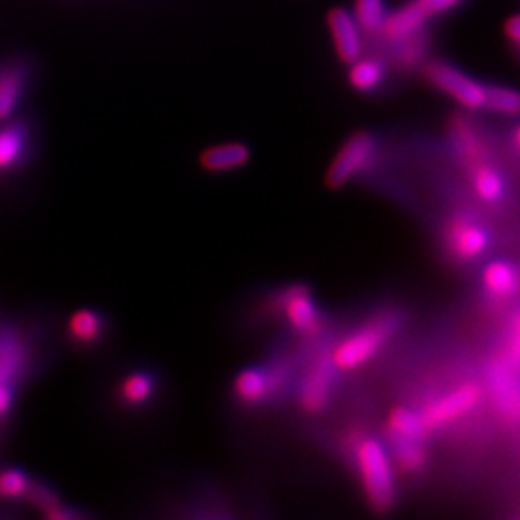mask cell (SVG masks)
<instances>
[{"instance_id":"1","label":"cell","mask_w":520,"mask_h":520,"mask_svg":"<svg viewBox=\"0 0 520 520\" xmlns=\"http://www.w3.org/2000/svg\"><path fill=\"white\" fill-rule=\"evenodd\" d=\"M353 459L368 507L380 515L393 511L397 503V478L386 443L366 436L355 443Z\"/></svg>"},{"instance_id":"2","label":"cell","mask_w":520,"mask_h":520,"mask_svg":"<svg viewBox=\"0 0 520 520\" xmlns=\"http://www.w3.org/2000/svg\"><path fill=\"white\" fill-rule=\"evenodd\" d=\"M397 332V318L382 316L372 320L351 332L345 339H341L336 349L330 355V361L339 372H349L370 363L393 338Z\"/></svg>"},{"instance_id":"3","label":"cell","mask_w":520,"mask_h":520,"mask_svg":"<svg viewBox=\"0 0 520 520\" xmlns=\"http://www.w3.org/2000/svg\"><path fill=\"white\" fill-rule=\"evenodd\" d=\"M443 243L449 257L470 264L490 253L494 235L480 218L468 212H459L449 218L443 232Z\"/></svg>"},{"instance_id":"4","label":"cell","mask_w":520,"mask_h":520,"mask_svg":"<svg viewBox=\"0 0 520 520\" xmlns=\"http://www.w3.org/2000/svg\"><path fill=\"white\" fill-rule=\"evenodd\" d=\"M378 153V139L370 131L353 133L338 151L334 162L326 172V183L332 189H339L343 185L359 178L376 160Z\"/></svg>"},{"instance_id":"5","label":"cell","mask_w":520,"mask_h":520,"mask_svg":"<svg viewBox=\"0 0 520 520\" xmlns=\"http://www.w3.org/2000/svg\"><path fill=\"white\" fill-rule=\"evenodd\" d=\"M426 79L443 95L468 110H484L486 101V85L478 79L470 78L463 70L442 60H432L426 66Z\"/></svg>"},{"instance_id":"6","label":"cell","mask_w":520,"mask_h":520,"mask_svg":"<svg viewBox=\"0 0 520 520\" xmlns=\"http://www.w3.org/2000/svg\"><path fill=\"white\" fill-rule=\"evenodd\" d=\"M480 399H482V391L476 384H463L434 399L430 405H426L420 411V416L424 420L426 430L432 434L434 430L455 424L457 420L470 415L478 407Z\"/></svg>"},{"instance_id":"7","label":"cell","mask_w":520,"mask_h":520,"mask_svg":"<svg viewBox=\"0 0 520 520\" xmlns=\"http://www.w3.org/2000/svg\"><path fill=\"white\" fill-rule=\"evenodd\" d=\"M338 372L330 357H324L322 361L311 366L299 388V405L305 413L318 415L328 409L336 391Z\"/></svg>"},{"instance_id":"8","label":"cell","mask_w":520,"mask_h":520,"mask_svg":"<svg viewBox=\"0 0 520 520\" xmlns=\"http://www.w3.org/2000/svg\"><path fill=\"white\" fill-rule=\"evenodd\" d=\"M280 307L284 311L287 324L301 336H314L320 332L322 314L312 297V291L305 286H291L282 293Z\"/></svg>"},{"instance_id":"9","label":"cell","mask_w":520,"mask_h":520,"mask_svg":"<svg viewBox=\"0 0 520 520\" xmlns=\"http://www.w3.org/2000/svg\"><path fill=\"white\" fill-rule=\"evenodd\" d=\"M328 29L334 41V49L343 64H353L364 54V39L361 27L357 26L353 12L347 8H334L328 14Z\"/></svg>"},{"instance_id":"10","label":"cell","mask_w":520,"mask_h":520,"mask_svg":"<svg viewBox=\"0 0 520 520\" xmlns=\"http://www.w3.org/2000/svg\"><path fill=\"white\" fill-rule=\"evenodd\" d=\"M232 391L235 401L243 407H259L276 391V382L268 368L247 366L235 376Z\"/></svg>"},{"instance_id":"11","label":"cell","mask_w":520,"mask_h":520,"mask_svg":"<svg viewBox=\"0 0 520 520\" xmlns=\"http://www.w3.org/2000/svg\"><path fill=\"white\" fill-rule=\"evenodd\" d=\"M482 287L494 301H507L519 289L517 266L507 259H495L486 264L482 272Z\"/></svg>"},{"instance_id":"12","label":"cell","mask_w":520,"mask_h":520,"mask_svg":"<svg viewBox=\"0 0 520 520\" xmlns=\"http://www.w3.org/2000/svg\"><path fill=\"white\" fill-rule=\"evenodd\" d=\"M388 451H390L393 465L405 474H418L428 465V440L409 438L401 434L388 432Z\"/></svg>"},{"instance_id":"13","label":"cell","mask_w":520,"mask_h":520,"mask_svg":"<svg viewBox=\"0 0 520 520\" xmlns=\"http://www.w3.org/2000/svg\"><path fill=\"white\" fill-rule=\"evenodd\" d=\"M156 391H158V378L155 372L139 368V370H131L130 374L122 378L118 386V399L122 405L137 409L149 405L155 399Z\"/></svg>"},{"instance_id":"14","label":"cell","mask_w":520,"mask_h":520,"mask_svg":"<svg viewBox=\"0 0 520 520\" xmlns=\"http://www.w3.org/2000/svg\"><path fill=\"white\" fill-rule=\"evenodd\" d=\"M430 16L422 10V6L413 0V2H407L405 6L397 8L395 12H388V18H386V24L382 29V35L384 39L388 41H399V39H405V37H411L418 33L420 29H424L428 24Z\"/></svg>"},{"instance_id":"15","label":"cell","mask_w":520,"mask_h":520,"mask_svg":"<svg viewBox=\"0 0 520 520\" xmlns=\"http://www.w3.org/2000/svg\"><path fill=\"white\" fill-rule=\"evenodd\" d=\"M470 182L474 195L486 205H499L507 195V182L499 168L488 162H478L470 168Z\"/></svg>"},{"instance_id":"16","label":"cell","mask_w":520,"mask_h":520,"mask_svg":"<svg viewBox=\"0 0 520 520\" xmlns=\"http://www.w3.org/2000/svg\"><path fill=\"white\" fill-rule=\"evenodd\" d=\"M251 160V147L245 143H222L207 149L199 162L207 172H232L247 166Z\"/></svg>"},{"instance_id":"17","label":"cell","mask_w":520,"mask_h":520,"mask_svg":"<svg viewBox=\"0 0 520 520\" xmlns=\"http://www.w3.org/2000/svg\"><path fill=\"white\" fill-rule=\"evenodd\" d=\"M349 83L359 93H374L386 81V64L380 58L361 56L349 64Z\"/></svg>"},{"instance_id":"18","label":"cell","mask_w":520,"mask_h":520,"mask_svg":"<svg viewBox=\"0 0 520 520\" xmlns=\"http://www.w3.org/2000/svg\"><path fill=\"white\" fill-rule=\"evenodd\" d=\"M106 322L101 312L81 309L74 312L68 320V334L78 345H95L104 338Z\"/></svg>"},{"instance_id":"19","label":"cell","mask_w":520,"mask_h":520,"mask_svg":"<svg viewBox=\"0 0 520 520\" xmlns=\"http://www.w3.org/2000/svg\"><path fill=\"white\" fill-rule=\"evenodd\" d=\"M353 18L364 35L380 37L388 18L386 0H355Z\"/></svg>"},{"instance_id":"20","label":"cell","mask_w":520,"mask_h":520,"mask_svg":"<svg viewBox=\"0 0 520 520\" xmlns=\"http://www.w3.org/2000/svg\"><path fill=\"white\" fill-rule=\"evenodd\" d=\"M388 432L418 438V440H428V436H430V432L424 426L420 411H413L407 407H397L391 411L388 416Z\"/></svg>"},{"instance_id":"21","label":"cell","mask_w":520,"mask_h":520,"mask_svg":"<svg viewBox=\"0 0 520 520\" xmlns=\"http://www.w3.org/2000/svg\"><path fill=\"white\" fill-rule=\"evenodd\" d=\"M26 131L20 126H10L0 130V172L10 170L24 155Z\"/></svg>"},{"instance_id":"22","label":"cell","mask_w":520,"mask_h":520,"mask_svg":"<svg viewBox=\"0 0 520 520\" xmlns=\"http://www.w3.org/2000/svg\"><path fill=\"white\" fill-rule=\"evenodd\" d=\"M519 108V93L515 89L505 85H486L484 110H490L501 116H517Z\"/></svg>"},{"instance_id":"23","label":"cell","mask_w":520,"mask_h":520,"mask_svg":"<svg viewBox=\"0 0 520 520\" xmlns=\"http://www.w3.org/2000/svg\"><path fill=\"white\" fill-rule=\"evenodd\" d=\"M22 95V74L6 72L0 76V122L10 118Z\"/></svg>"},{"instance_id":"24","label":"cell","mask_w":520,"mask_h":520,"mask_svg":"<svg viewBox=\"0 0 520 520\" xmlns=\"http://www.w3.org/2000/svg\"><path fill=\"white\" fill-rule=\"evenodd\" d=\"M31 480L24 470L18 468H6L0 472V497L16 499L29 494Z\"/></svg>"},{"instance_id":"25","label":"cell","mask_w":520,"mask_h":520,"mask_svg":"<svg viewBox=\"0 0 520 520\" xmlns=\"http://www.w3.org/2000/svg\"><path fill=\"white\" fill-rule=\"evenodd\" d=\"M420 6H422V10L432 18V16H438V14H443V12H449V10H453L455 6H459L463 0H416Z\"/></svg>"},{"instance_id":"26","label":"cell","mask_w":520,"mask_h":520,"mask_svg":"<svg viewBox=\"0 0 520 520\" xmlns=\"http://www.w3.org/2000/svg\"><path fill=\"white\" fill-rule=\"evenodd\" d=\"M12 397H14L12 382H2V380H0V420L10 411V407H12Z\"/></svg>"},{"instance_id":"27","label":"cell","mask_w":520,"mask_h":520,"mask_svg":"<svg viewBox=\"0 0 520 520\" xmlns=\"http://www.w3.org/2000/svg\"><path fill=\"white\" fill-rule=\"evenodd\" d=\"M505 35L511 41L513 47H519L520 43V18L515 14L505 22Z\"/></svg>"}]
</instances>
